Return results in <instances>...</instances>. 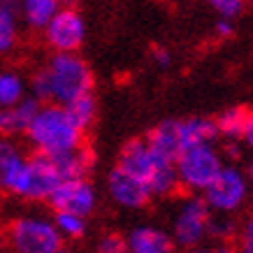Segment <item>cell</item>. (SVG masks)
I'll return each instance as SVG.
<instances>
[{"instance_id":"1","label":"cell","mask_w":253,"mask_h":253,"mask_svg":"<svg viewBox=\"0 0 253 253\" xmlns=\"http://www.w3.org/2000/svg\"><path fill=\"white\" fill-rule=\"evenodd\" d=\"M31 93L35 100L70 105L93 93V72L77 51H54V56L33 75Z\"/></svg>"},{"instance_id":"2","label":"cell","mask_w":253,"mask_h":253,"mask_svg":"<svg viewBox=\"0 0 253 253\" xmlns=\"http://www.w3.org/2000/svg\"><path fill=\"white\" fill-rule=\"evenodd\" d=\"M84 132L86 130L72 119V114L63 105L46 102L38 107L26 130V137L35 149V154L58 156L84 144Z\"/></svg>"},{"instance_id":"3","label":"cell","mask_w":253,"mask_h":253,"mask_svg":"<svg viewBox=\"0 0 253 253\" xmlns=\"http://www.w3.org/2000/svg\"><path fill=\"white\" fill-rule=\"evenodd\" d=\"M119 165L126 168L128 172L142 179L151 195L158 198H168L172 193H176L179 188V176H176L174 158L165 156L163 151H158L149 139H132L123 146Z\"/></svg>"},{"instance_id":"4","label":"cell","mask_w":253,"mask_h":253,"mask_svg":"<svg viewBox=\"0 0 253 253\" xmlns=\"http://www.w3.org/2000/svg\"><path fill=\"white\" fill-rule=\"evenodd\" d=\"M216 137H218L216 121L202 119V116L163 121L161 126H156L154 130L146 135V139L169 158H176L181 151H186V149H191L195 144L214 142Z\"/></svg>"},{"instance_id":"5","label":"cell","mask_w":253,"mask_h":253,"mask_svg":"<svg viewBox=\"0 0 253 253\" xmlns=\"http://www.w3.org/2000/svg\"><path fill=\"white\" fill-rule=\"evenodd\" d=\"M223 165H225L223 156L214 146V142L195 144L191 149H186L174 158L179 188H186L191 193H202L216 179Z\"/></svg>"},{"instance_id":"6","label":"cell","mask_w":253,"mask_h":253,"mask_svg":"<svg viewBox=\"0 0 253 253\" xmlns=\"http://www.w3.org/2000/svg\"><path fill=\"white\" fill-rule=\"evenodd\" d=\"M7 244L14 253H49L63 246V237L54 221L44 216H16L7 225Z\"/></svg>"},{"instance_id":"7","label":"cell","mask_w":253,"mask_h":253,"mask_svg":"<svg viewBox=\"0 0 253 253\" xmlns=\"http://www.w3.org/2000/svg\"><path fill=\"white\" fill-rule=\"evenodd\" d=\"M63 179L51 161V156L35 154L26 158L7 193L21 200H28V202H40V200H49V195L56 191V186Z\"/></svg>"},{"instance_id":"8","label":"cell","mask_w":253,"mask_h":253,"mask_svg":"<svg viewBox=\"0 0 253 253\" xmlns=\"http://www.w3.org/2000/svg\"><path fill=\"white\" fill-rule=\"evenodd\" d=\"M249 176L235 165H223L216 179L202 191L205 205L211 209V214H235L249 200Z\"/></svg>"},{"instance_id":"9","label":"cell","mask_w":253,"mask_h":253,"mask_svg":"<svg viewBox=\"0 0 253 253\" xmlns=\"http://www.w3.org/2000/svg\"><path fill=\"white\" fill-rule=\"evenodd\" d=\"M209 218L211 209L205 205L202 198H186L174 214L172 221V242L184 249L198 246L209 235Z\"/></svg>"},{"instance_id":"10","label":"cell","mask_w":253,"mask_h":253,"mask_svg":"<svg viewBox=\"0 0 253 253\" xmlns=\"http://www.w3.org/2000/svg\"><path fill=\"white\" fill-rule=\"evenodd\" d=\"M44 40L54 51H79L86 40V23L77 9L61 7L44 26Z\"/></svg>"},{"instance_id":"11","label":"cell","mask_w":253,"mask_h":253,"mask_svg":"<svg viewBox=\"0 0 253 253\" xmlns=\"http://www.w3.org/2000/svg\"><path fill=\"white\" fill-rule=\"evenodd\" d=\"M49 205L54 211H68V214L88 216L98 205V193L93 184L82 176V179H63L56 186V191L49 195Z\"/></svg>"},{"instance_id":"12","label":"cell","mask_w":253,"mask_h":253,"mask_svg":"<svg viewBox=\"0 0 253 253\" xmlns=\"http://www.w3.org/2000/svg\"><path fill=\"white\" fill-rule=\"evenodd\" d=\"M107 191H109V198L114 200L116 205H121L126 209H139L144 207L149 200L154 198L149 186L137 179V176L128 172L126 168L116 165L107 176Z\"/></svg>"},{"instance_id":"13","label":"cell","mask_w":253,"mask_h":253,"mask_svg":"<svg viewBox=\"0 0 253 253\" xmlns=\"http://www.w3.org/2000/svg\"><path fill=\"white\" fill-rule=\"evenodd\" d=\"M38 107H40V102L35 98H28V95L21 102H16V105L0 107V137H19V135H26Z\"/></svg>"},{"instance_id":"14","label":"cell","mask_w":253,"mask_h":253,"mask_svg":"<svg viewBox=\"0 0 253 253\" xmlns=\"http://www.w3.org/2000/svg\"><path fill=\"white\" fill-rule=\"evenodd\" d=\"M128 253H172L174 242L169 239L168 232L151 228V225H139L126 237Z\"/></svg>"},{"instance_id":"15","label":"cell","mask_w":253,"mask_h":253,"mask_svg":"<svg viewBox=\"0 0 253 253\" xmlns=\"http://www.w3.org/2000/svg\"><path fill=\"white\" fill-rule=\"evenodd\" d=\"M51 161H54L61 179H82V176H86L93 169L95 156H93V151L86 144H79L75 149L65 151V154L51 156Z\"/></svg>"},{"instance_id":"16","label":"cell","mask_w":253,"mask_h":253,"mask_svg":"<svg viewBox=\"0 0 253 253\" xmlns=\"http://www.w3.org/2000/svg\"><path fill=\"white\" fill-rule=\"evenodd\" d=\"M28 156L14 137H0V191H9Z\"/></svg>"},{"instance_id":"17","label":"cell","mask_w":253,"mask_h":253,"mask_svg":"<svg viewBox=\"0 0 253 253\" xmlns=\"http://www.w3.org/2000/svg\"><path fill=\"white\" fill-rule=\"evenodd\" d=\"M19 42V0H0V54H9Z\"/></svg>"},{"instance_id":"18","label":"cell","mask_w":253,"mask_h":253,"mask_svg":"<svg viewBox=\"0 0 253 253\" xmlns=\"http://www.w3.org/2000/svg\"><path fill=\"white\" fill-rule=\"evenodd\" d=\"M61 7V0H19V14L35 31H44V26Z\"/></svg>"},{"instance_id":"19","label":"cell","mask_w":253,"mask_h":253,"mask_svg":"<svg viewBox=\"0 0 253 253\" xmlns=\"http://www.w3.org/2000/svg\"><path fill=\"white\" fill-rule=\"evenodd\" d=\"M26 98V79L14 70H0V107L16 105Z\"/></svg>"},{"instance_id":"20","label":"cell","mask_w":253,"mask_h":253,"mask_svg":"<svg viewBox=\"0 0 253 253\" xmlns=\"http://www.w3.org/2000/svg\"><path fill=\"white\" fill-rule=\"evenodd\" d=\"M246 112L244 107H230L225 109L218 119H216V128H218V135L225 139H242V132H244V123H246Z\"/></svg>"},{"instance_id":"21","label":"cell","mask_w":253,"mask_h":253,"mask_svg":"<svg viewBox=\"0 0 253 253\" xmlns=\"http://www.w3.org/2000/svg\"><path fill=\"white\" fill-rule=\"evenodd\" d=\"M54 225L58 228L63 239H79L86 232V216L68 214V211H56Z\"/></svg>"},{"instance_id":"22","label":"cell","mask_w":253,"mask_h":253,"mask_svg":"<svg viewBox=\"0 0 253 253\" xmlns=\"http://www.w3.org/2000/svg\"><path fill=\"white\" fill-rule=\"evenodd\" d=\"M63 107L68 109L70 114H72V119H75L84 130H88V126H91L93 119H95V98H93V93L72 100L70 105H63Z\"/></svg>"},{"instance_id":"23","label":"cell","mask_w":253,"mask_h":253,"mask_svg":"<svg viewBox=\"0 0 253 253\" xmlns=\"http://www.w3.org/2000/svg\"><path fill=\"white\" fill-rule=\"evenodd\" d=\"M230 216L232 214H211V218H209V235L216 239H221V242L230 239L232 235L237 232L235 221H232Z\"/></svg>"},{"instance_id":"24","label":"cell","mask_w":253,"mask_h":253,"mask_svg":"<svg viewBox=\"0 0 253 253\" xmlns=\"http://www.w3.org/2000/svg\"><path fill=\"white\" fill-rule=\"evenodd\" d=\"M207 5L214 9L221 19L232 21V19H237V16L244 12L246 0H207Z\"/></svg>"},{"instance_id":"25","label":"cell","mask_w":253,"mask_h":253,"mask_svg":"<svg viewBox=\"0 0 253 253\" xmlns=\"http://www.w3.org/2000/svg\"><path fill=\"white\" fill-rule=\"evenodd\" d=\"M98 253H128V242L119 232H107L100 237Z\"/></svg>"},{"instance_id":"26","label":"cell","mask_w":253,"mask_h":253,"mask_svg":"<svg viewBox=\"0 0 253 253\" xmlns=\"http://www.w3.org/2000/svg\"><path fill=\"white\" fill-rule=\"evenodd\" d=\"M237 253H253V218L244 223V228L239 230V246Z\"/></svg>"},{"instance_id":"27","label":"cell","mask_w":253,"mask_h":253,"mask_svg":"<svg viewBox=\"0 0 253 253\" xmlns=\"http://www.w3.org/2000/svg\"><path fill=\"white\" fill-rule=\"evenodd\" d=\"M242 139L253 149V109L246 112V123H244V132H242Z\"/></svg>"},{"instance_id":"28","label":"cell","mask_w":253,"mask_h":253,"mask_svg":"<svg viewBox=\"0 0 253 253\" xmlns=\"http://www.w3.org/2000/svg\"><path fill=\"white\" fill-rule=\"evenodd\" d=\"M151 58H154L161 68H168L169 63H172V56H169L168 49H154V51H151Z\"/></svg>"},{"instance_id":"29","label":"cell","mask_w":253,"mask_h":253,"mask_svg":"<svg viewBox=\"0 0 253 253\" xmlns=\"http://www.w3.org/2000/svg\"><path fill=\"white\" fill-rule=\"evenodd\" d=\"M216 35H218V38H230L232 35V21H228V19H218V23H216Z\"/></svg>"},{"instance_id":"30","label":"cell","mask_w":253,"mask_h":253,"mask_svg":"<svg viewBox=\"0 0 253 253\" xmlns=\"http://www.w3.org/2000/svg\"><path fill=\"white\" fill-rule=\"evenodd\" d=\"M211 253H237V249H232V246H228V244H221V246H216Z\"/></svg>"},{"instance_id":"31","label":"cell","mask_w":253,"mask_h":253,"mask_svg":"<svg viewBox=\"0 0 253 253\" xmlns=\"http://www.w3.org/2000/svg\"><path fill=\"white\" fill-rule=\"evenodd\" d=\"M246 176H249V184L253 186V156L249 158V165H246Z\"/></svg>"},{"instance_id":"32","label":"cell","mask_w":253,"mask_h":253,"mask_svg":"<svg viewBox=\"0 0 253 253\" xmlns=\"http://www.w3.org/2000/svg\"><path fill=\"white\" fill-rule=\"evenodd\" d=\"M186 253H211V251H207V249H198V246H193V249H188Z\"/></svg>"},{"instance_id":"33","label":"cell","mask_w":253,"mask_h":253,"mask_svg":"<svg viewBox=\"0 0 253 253\" xmlns=\"http://www.w3.org/2000/svg\"><path fill=\"white\" fill-rule=\"evenodd\" d=\"M49 253H70L68 249H63V246H58V249H54V251H49Z\"/></svg>"},{"instance_id":"34","label":"cell","mask_w":253,"mask_h":253,"mask_svg":"<svg viewBox=\"0 0 253 253\" xmlns=\"http://www.w3.org/2000/svg\"><path fill=\"white\" fill-rule=\"evenodd\" d=\"M72 2H77V0H61V5H72Z\"/></svg>"},{"instance_id":"35","label":"cell","mask_w":253,"mask_h":253,"mask_svg":"<svg viewBox=\"0 0 253 253\" xmlns=\"http://www.w3.org/2000/svg\"><path fill=\"white\" fill-rule=\"evenodd\" d=\"M246 2H253V0H246Z\"/></svg>"}]
</instances>
